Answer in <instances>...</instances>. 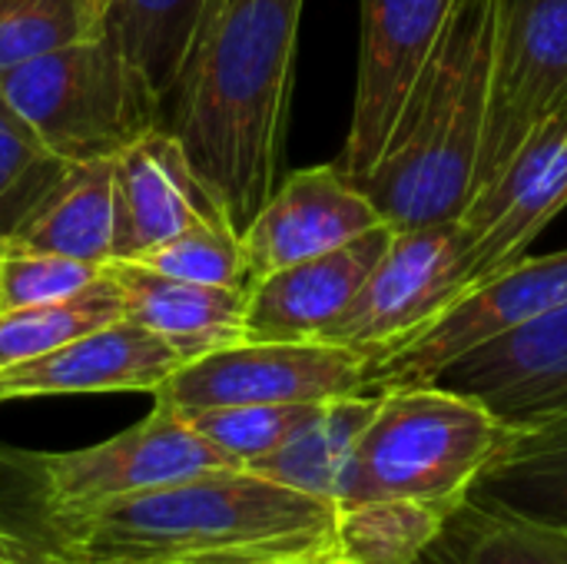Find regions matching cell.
Returning a JSON list of instances; mask_svg holds the SVG:
<instances>
[{"label": "cell", "mask_w": 567, "mask_h": 564, "mask_svg": "<svg viewBox=\"0 0 567 564\" xmlns=\"http://www.w3.org/2000/svg\"><path fill=\"white\" fill-rule=\"evenodd\" d=\"M306 0H206L163 126L243 229L279 186Z\"/></svg>", "instance_id": "cell-1"}, {"label": "cell", "mask_w": 567, "mask_h": 564, "mask_svg": "<svg viewBox=\"0 0 567 564\" xmlns=\"http://www.w3.org/2000/svg\"><path fill=\"white\" fill-rule=\"evenodd\" d=\"M43 522L60 564L332 562L336 505L233 465Z\"/></svg>", "instance_id": "cell-2"}, {"label": "cell", "mask_w": 567, "mask_h": 564, "mask_svg": "<svg viewBox=\"0 0 567 564\" xmlns=\"http://www.w3.org/2000/svg\"><path fill=\"white\" fill-rule=\"evenodd\" d=\"M495 0H458L379 163L355 180L392 229L458 219L488 126Z\"/></svg>", "instance_id": "cell-3"}, {"label": "cell", "mask_w": 567, "mask_h": 564, "mask_svg": "<svg viewBox=\"0 0 567 564\" xmlns=\"http://www.w3.org/2000/svg\"><path fill=\"white\" fill-rule=\"evenodd\" d=\"M512 435L475 396L439 382L392 386L346 465L339 505L365 499H419L458 505Z\"/></svg>", "instance_id": "cell-4"}, {"label": "cell", "mask_w": 567, "mask_h": 564, "mask_svg": "<svg viewBox=\"0 0 567 564\" xmlns=\"http://www.w3.org/2000/svg\"><path fill=\"white\" fill-rule=\"evenodd\" d=\"M0 93L60 163L113 160L163 126V96L103 33L0 73Z\"/></svg>", "instance_id": "cell-5"}, {"label": "cell", "mask_w": 567, "mask_h": 564, "mask_svg": "<svg viewBox=\"0 0 567 564\" xmlns=\"http://www.w3.org/2000/svg\"><path fill=\"white\" fill-rule=\"evenodd\" d=\"M20 459L37 479L43 515L100 509L236 465L163 402H153L150 416L106 442Z\"/></svg>", "instance_id": "cell-6"}, {"label": "cell", "mask_w": 567, "mask_h": 564, "mask_svg": "<svg viewBox=\"0 0 567 564\" xmlns=\"http://www.w3.org/2000/svg\"><path fill=\"white\" fill-rule=\"evenodd\" d=\"M561 113H567V0H495L488 126L475 196L492 189L532 136Z\"/></svg>", "instance_id": "cell-7"}, {"label": "cell", "mask_w": 567, "mask_h": 564, "mask_svg": "<svg viewBox=\"0 0 567 564\" xmlns=\"http://www.w3.org/2000/svg\"><path fill=\"white\" fill-rule=\"evenodd\" d=\"M369 392V359L326 339H243L183 362L156 392L176 412L219 406H316Z\"/></svg>", "instance_id": "cell-8"}, {"label": "cell", "mask_w": 567, "mask_h": 564, "mask_svg": "<svg viewBox=\"0 0 567 564\" xmlns=\"http://www.w3.org/2000/svg\"><path fill=\"white\" fill-rule=\"evenodd\" d=\"M567 306V249L522 256L369 362V392L435 382L465 352Z\"/></svg>", "instance_id": "cell-9"}, {"label": "cell", "mask_w": 567, "mask_h": 564, "mask_svg": "<svg viewBox=\"0 0 567 564\" xmlns=\"http://www.w3.org/2000/svg\"><path fill=\"white\" fill-rule=\"evenodd\" d=\"M468 229L458 219L395 229L385 256L369 273L355 299L326 332V342L346 346L369 362L409 339L445 306L462 279Z\"/></svg>", "instance_id": "cell-10"}, {"label": "cell", "mask_w": 567, "mask_h": 564, "mask_svg": "<svg viewBox=\"0 0 567 564\" xmlns=\"http://www.w3.org/2000/svg\"><path fill=\"white\" fill-rule=\"evenodd\" d=\"M359 7L362 33L352 120L336 160L352 183L379 163L389 133L458 0H359Z\"/></svg>", "instance_id": "cell-11"}, {"label": "cell", "mask_w": 567, "mask_h": 564, "mask_svg": "<svg viewBox=\"0 0 567 564\" xmlns=\"http://www.w3.org/2000/svg\"><path fill=\"white\" fill-rule=\"evenodd\" d=\"M567 206V113L532 136L492 189L475 196L462 213L468 249L455 299L478 289L495 273L518 263L528 246ZM452 299V302H455Z\"/></svg>", "instance_id": "cell-12"}, {"label": "cell", "mask_w": 567, "mask_h": 564, "mask_svg": "<svg viewBox=\"0 0 567 564\" xmlns=\"http://www.w3.org/2000/svg\"><path fill=\"white\" fill-rule=\"evenodd\" d=\"M382 223L375 203L336 163L296 170L279 180L276 193L243 229L252 283L332 253Z\"/></svg>", "instance_id": "cell-13"}, {"label": "cell", "mask_w": 567, "mask_h": 564, "mask_svg": "<svg viewBox=\"0 0 567 564\" xmlns=\"http://www.w3.org/2000/svg\"><path fill=\"white\" fill-rule=\"evenodd\" d=\"M113 259H140L199 223H229L166 126L113 156Z\"/></svg>", "instance_id": "cell-14"}, {"label": "cell", "mask_w": 567, "mask_h": 564, "mask_svg": "<svg viewBox=\"0 0 567 564\" xmlns=\"http://www.w3.org/2000/svg\"><path fill=\"white\" fill-rule=\"evenodd\" d=\"M179 366L183 356L163 336L123 316L47 356L0 369V402L103 392L153 396Z\"/></svg>", "instance_id": "cell-15"}, {"label": "cell", "mask_w": 567, "mask_h": 564, "mask_svg": "<svg viewBox=\"0 0 567 564\" xmlns=\"http://www.w3.org/2000/svg\"><path fill=\"white\" fill-rule=\"evenodd\" d=\"M435 382L475 396L512 429L567 419V306L465 352Z\"/></svg>", "instance_id": "cell-16"}, {"label": "cell", "mask_w": 567, "mask_h": 564, "mask_svg": "<svg viewBox=\"0 0 567 564\" xmlns=\"http://www.w3.org/2000/svg\"><path fill=\"white\" fill-rule=\"evenodd\" d=\"M392 236L395 229L382 223L332 253L256 279L246 299V339H326L385 256Z\"/></svg>", "instance_id": "cell-17"}, {"label": "cell", "mask_w": 567, "mask_h": 564, "mask_svg": "<svg viewBox=\"0 0 567 564\" xmlns=\"http://www.w3.org/2000/svg\"><path fill=\"white\" fill-rule=\"evenodd\" d=\"M106 273L120 286L123 316L163 336L183 362L246 339V289L176 279L136 259H110Z\"/></svg>", "instance_id": "cell-18"}, {"label": "cell", "mask_w": 567, "mask_h": 564, "mask_svg": "<svg viewBox=\"0 0 567 564\" xmlns=\"http://www.w3.org/2000/svg\"><path fill=\"white\" fill-rule=\"evenodd\" d=\"M113 223V160L66 163L23 219L0 236V253H50L106 266Z\"/></svg>", "instance_id": "cell-19"}, {"label": "cell", "mask_w": 567, "mask_h": 564, "mask_svg": "<svg viewBox=\"0 0 567 564\" xmlns=\"http://www.w3.org/2000/svg\"><path fill=\"white\" fill-rule=\"evenodd\" d=\"M468 495L567 535V419L512 429Z\"/></svg>", "instance_id": "cell-20"}, {"label": "cell", "mask_w": 567, "mask_h": 564, "mask_svg": "<svg viewBox=\"0 0 567 564\" xmlns=\"http://www.w3.org/2000/svg\"><path fill=\"white\" fill-rule=\"evenodd\" d=\"M375 406H379V392H359V396L322 402L276 452H269L266 459L246 469L279 485H289L296 492H306L312 499L339 505L346 465Z\"/></svg>", "instance_id": "cell-21"}, {"label": "cell", "mask_w": 567, "mask_h": 564, "mask_svg": "<svg viewBox=\"0 0 567 564\" xmlns=\"http://www.w3.org/2000/svg\"><path fill=\"white\" fill-rule=\"evenodd\" d=\"M455 505L419 499H365L336 505L332 564H419Z\"/></svg>", "instance_id": "cell-22"}, {"label": "cell", "mask_w": 567, "mask_h": 564, "mask_svg": "<svg viewBox=\"0 0 567 564\" xmlns=\"http://www.w3.org/2000/svg\"><path fill=\"white\" fill-rule=\"evenodd\" d=\"M419 564H567V535L468 495Z\"/></svg>", "instance_id": "cell-23"}, {"label": "cell", "mask_w": 567, "mask_h": 564, "mask_svg": "<svg viewBox=\"0 0 567 564\" xmlns=\"http://www.w3.org/2000/svg\"><path fill=\"white\" fill-rule=\"evenodd\" d=\"M206 0H103V37L169 96Z\"/></svg>", "instance_id": "cell-24"}, {"label": "cell", "mask_w": 567, "mask_h": 564, "mask_svg": "<svg viewBox=\"0 0 567 564\" xmlns=\"http://www.w3.org/2000/svg\"><path fill=\"white\" fill-rule=\"evenodd\" d=\"M116 319H123V296L106 269L76 296L7 309L0 312V369L47 356Z\"/></svg>", "instance_id": "cell-25"}, {"label": "cell", "mask_w": 567, "mask_h": 564, "mask_svg": "<svg viewBox=\"0 0 567 564\" xmlns=\"http://www.w3.org/2000/svg\"><path fill=\"white\" fill-rule=\"evenodd\" d=\"M103 30V0H0V73Z\"/></svg>", "instance_id": "cell-26"}, {"label": "cell", "mask_w": 567, "mask_h": 564, "mask_svg": "<svg viewBox=\"0 0 567 564\" xmlns=\"http://www.w3.org/2000/svg\"><path fill=\"white\" fill-rule=\"evenodd\" d=\"M136 263L156 273L176 276V279L203 283V286H226V289H246V293L252 289V269L246 259L243 236L229 223L189 226L179 236L143 253Z\"/></svg>", "instance_id": "cell-27"}, {"label": "cell", "mask_w": 567, "mask_h": 564, "mask_svg": "<svg viewBox=\"0 0 567 564\" xmlns=\"http://www.w3.org/2000/svg\"><path fill=\"white\" fill-rule=\"evenodd\" d=\"M316 406H219L179 416L236 465H252L276 452L316 412Z\"/></svg>", "instance_id": "cell-28"}, {"label": "cell", "mask_w": 567, "mask_h": 564, "mask_svg": "<svg viewBox=\"0 0 567 564\" xmlns=\"http://www.w3.org/2000/svg\"><path fill=\"white\" fill-rule=\"evenodd\" d=\"M66 163L50 156L0 93V236H7Z\"/></svg>", "instance_id": "cell-29"}, {"label": "cell", "mask_w": 567, "mask_h": 564, "mask_svg": "<svg viewBox=\"0 0 567 564\" xmlns=\"http://www.w3.org/2000/svg\"><path fill=\"white\" fill-rule=\"evenodd\" d=\"M106 266L50 256V253H0V312L40 306L83 293Z\"/></svg>", "instance_id": "cell-30"}, {"label": "cell", "mask_w": 567, "mask_h": 564, "mask_svg": "<svg viewBox=\"0 0 567 564\" xmlns=\"http://www.w3.org/2000/svg\"><path fill=\"white\" fill-rule=\"evenodd\" d=\"M0 564H23V535L0 529Z\"/></svg>", "instance_id": "cell-31"}, {"label": "cell", "mask_w": 567, "mask_h": 564, "mask_svg": "<svg viewBox=\"0 0 567 564\" xmlns=\"http://www.w3.org/2000/svg\"><path fill=\"white\" fill-rule=\"evenodd\" d=\"M23 564H56L50 558V552L43 548V545H33V542H27L23 539Z\"/></svg>", "instance_id": "cell-32"}, {"label": "cell", "mask_w": 567, "mask_h": 564, "mask_svg": "<svg viewBox=\"0 0 567 564\" xmlns=\"http://www.w3.org/2000/svg\"><path fill=\"white\" fill-rule=\"evenodd\" d=\"M259 564H332L326 558H282V562H259Z\"/></svg>", "instance_id": "cell-33"}, {"label": "cell", "mask_w": 567, "mask_h": 564, "mask_svg": "<svg viewBox=\"0 0 567 564\" xmlns=\"http://www.w3.org/2000/svg\"><path fill=\"white\" fill-rule=\"evenodd\" d=\"M56 564H60V562H56Z\"/></svg>", "instance_id": "cell-34"}]
</instances>
